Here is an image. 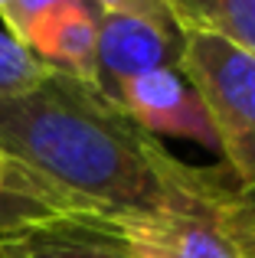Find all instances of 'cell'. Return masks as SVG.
<instances>
[{
    "mask_svg": "<svg viewBox=\"0 0 255 258\" xmlns=\"http://www.w3.org/2000/svg\"><path fill=\"white\" fill-rule=\"evenodd\" d=\"M56 4H66V0H7V10H4V17H0V23H4V30L10 33L17 43H23L26 26L43 10H49V7H56Z\"/></svg>",
    "mask_w": 255,
    "mask_h": 258,
    "instance_id": "cell-11",
    "label": "cell"
},
{
    "mask_svg": "<svg viewBox=\"0 0 255 258\" xmlns=\"http://www.w3.org/2000/svg\"><path fill=\"white\" fill-rule=\"evenodd\" d=\"M89 216L39 176L0 154V239L82 226Z\"/></svg>",
    "mask_w": 255,
    "mask_h": 258,
    "instance_id": "cell-7",
    "label": "cell"
},
{
    "mask_svg": "<svg viewBox=\"0 0 255 258\" xmlns=\"http://www.w3.org/2000/svg\"><path fill=\"white\" fill-rule=\"evenodd\" d=\"M180 72L197 88L239 189L255 186V56L213 33H183Z\"/></svg>",
    "mask_w": 255,
    "mask_h": 258,
    "instance_id": "cell-3",
    "label": "cell"
},
{
    "mask_svg": "<svg viewBox=\"0 0 255 258\" xmlns=\"http://www.w3.org/2000/svg\"><path fill=\"white\" fill-rule=\"evenodd\" d=\"M183 30L177 20H154L138 13L98 10L95 92L118 105V95L131 79L157 69H180Z\"/></svg>",
    "mask_w": 255,
    "mask_h": 258,
    "instance_id": "cell-4",
    "label": "cell"
},
{
    "mask_svg": "<svg viewBox=\"0 0 255 258\" xmlns=\"http://www.w3.org/2000/svg\"><path fill=\"white\" fill-rule=\"evenodd\" d=\"M0 154L85 216L193 206L229 183L173 157L95 85L59 72L0 98Z\"/></svg>",
    "mask_w": 255,
    "mask_h": 258,
    "instance_id": "cell-1",
    "label": "cell"
},
{
    "mask_svg": "<svg viewBox=\"0 0 255 258\" xmlns=\"http://www.w3.org/2000/svg\"><path fill=\"white\" fill-rule=\"evenodd\" d=\"M0 258H124L92 232L72 226L56 232H30L0 239Z\"/></svg>",
    "mask_w": 255,
    "mask_h": 258,
    "instance_id": "cell-9",
    "label": "cell"
},
{
    "mask_svg": "<svg viewBox=\"0 0 255 258\" xmlns=\"http://www.w3.org/2000/svg\"><path fill=\"white\" fill-rule=\"evenodd\" d=\"M118 108L157 141L183 138L206 151H219L203 101L180 69H157L131 79L118 95Z\"/></svg>",
    "mask_w": 255,
    "mask_h": 258,
    "instance_id": "cell-5",
    "label": "cell"
},
{
    "mask_svg": "<svg viewBox=\"0 0 255 258\" xmlns=\"http://www.w3.org/2000/svg\"><path fill=\"white\" fill-rule=\"evenodd\" d=\"M89 4L105 13H138V17H154V20H173L167 0H89Z\"/></svg>",
    "mask_w": 255,
    "mask_h": 258,
    "instance_id": "cell-12",
    "label": "cell"
},
{
    "mask_svg": "<svg viewBox=\"0 0 255 258\" xmlns=\"http://www.w3.org/2000/svg\"><path fill=\"white\" fill-rule=\"evenodd\" d=\"M239 196H242L245 213H249V216H252V222H255V186H252V189H239Z\"/></svg>",
    "mask_w": 255,
    "mask_h": 258,
    "instance_id": "cell-13",
    "label": "cell"
},
{
    "mask_svg": "<svg viewBox=\"0 0 255 258\" xmlns=\"http://www.w3.org/2000/svg\"><path fill=\"white\" fill-rule=\"evenodd\" d=\"M180 30H200L255 56V0H167Z\"/></svg>",
    "mask_w": 255,
    "mask_h": 258,
    "instance_id": "cell-8",
    "label": "cell"
},
{
    "mask_svg": "<svg viewBox=\"0 0 255 258\" xmlns=\"http://www.w3.org/2000/svg\"><path fill=\"white\" fill-rule=\"evenodd\" d=\"M23 46L49 72L95 82L98 10L89 0H66L43 10L23 33Z\"/></svg>",
    "mask_w": 255,
    "mask_h": 258,
    "instance_id": "cell-6",
    "label": "cell"
},
{
    "mask_svg": "<svg viewBox=\"0 0 255 258\" xmlns=\"http://www.w3.org/2000/svg\"><path fill=\"white\" fill-rule=\"evenodd\" d=\"M79 229L124 258H255V222L232 180L193 206L89 216Z\"/></svg>",
    "mask_w": 255,
    "mask_h": 258,
    "instance_id": "cell-2",
    "label": "cell"
},
{
    "mask_svg": "<svg viewBox=\"0 0 255 258\" xmlns=\"http://www.w3.org/2000/svg\"><path fill=\"white\" fill-rule=\"evenodd\" d=\"M4 10H7V0H0V17H4Z\"/></svg>",
    "mask_w": 255,
    "mask_h": 258,
    "instance_id": "cell-14",
    "label": "cell"
},
{
    "mask_svg": "<svg viewBox=\"0 0 255 258\" xmlns=\"http://www.w3.org/2000/svg\"><path fill=\"white\" fill-rule=\"evenodd\" d=\"M46 76H49V69L23 43H17L7 30H0V98L30 92Z\"/></svg>",
    "mask_w": 255,
    "mask_h": 258,
    "instance_id": "cell-10",
    "label": "cell"
}]
</instances>
